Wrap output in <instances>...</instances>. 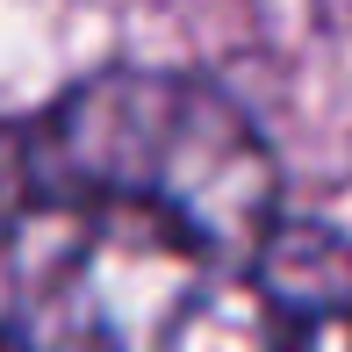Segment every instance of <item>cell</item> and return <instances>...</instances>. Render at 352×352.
Masks as SVG:
<instances>
[{
  "label": "cell",
  "instance_id": "cell-1",
  "mask_svg": "<svg viewBox=\"0 0 352 352\" xmlns=\"http://www.w3.org/2000/svg\"><path fill=\"white\" fill-rule=\"evenodd\" d=\"M245 259L130 201L29 195L0 216V352H274Z\"/></svg>",
  "mask_w": 352,
  "mask_h": 352
},
{
  "label": "cell",
  "instance_id": "cell-2",
  "mask_svg": "<svg viewBox=\"0 0 352 352\" xmlns=\"http://www.w3.org/2000/svg\"><path fill=\"white\" fill-rule=\"evenodd\" d=\"M22 180L51 201H130L223 259L259 252L280 216V173L237 101L173 72H108L72 87L22 137Z\"/></svg>",
  "mask_w": 352,
  "mask_h": 352
},
{
  "label": "cell",
  "instance_id": "cell-3",
  "mask_svg": "<svg viewBox=\"0 0 352 352\" xmlns=\"http://www.w3.org/2000/svg\"><path fill=\"white\" fill-rule=\"evenodd\" d=\"M274 352H352V302H309V309H280Z\"/></svg>",
  "mask_w": 352,
  "mask_h": 352
}]
</instances>
